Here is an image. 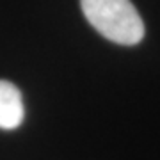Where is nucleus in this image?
<instances>
[{"mask_svg":"<svg viewBox=\"0 0 160 160\" xmlns=\"http://www.w3.org/2000/svg\"><path fill=\"white\" fill-rule=\"evenodd\" d=\"M80 7L98 34L112 43L133 46L142 41V18L130 0H80Z\"/></svg>","mask_w":160,"mask_h":160,"instance_id":"nucleus-1","label":"nucleus"},{"mask_svg":"<svg viewBox=\"0 0 160 160\" xmlns=\"http://www.w3.org/2000/svg\"><path fill=\"white\" fill-rule=\"evenodd\" d=\"M25 118L22 92L14 84L0 80V130H14Z\"/></svg>","mask_w":160,"mask_h":160,"instance_id":"nucleus-2","label":"nucleus"}]
</instances>
